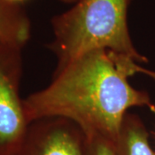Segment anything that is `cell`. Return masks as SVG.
Instances as JSON below:
<instances>
[{
  "instance_id": "3",
  "label": "cell",
  "mask_w": 155,
  "mask_h": 155,
  "mask_svg": "<svg viewBox=\"0 0 155 155\" xmlns=\"http://www.w3.org/2000/svg\"><path fill=\"white\" fill-rule=\"evenodd\" d=\"M22 48L0 43V155H15L30 123L19 94Z\"/></svg>"
},
{
  "instance_id": "7",
  "label": "cell",
  "mask_w": 155,
  "mask_h": 155,
  "mask_svg": "<svg viewBox=\"0 0 155 155\" xmlns=\"http://www.w3.org/2000/svg\"><path fill=\"white\" fill-rule=\"evenodd\" d=\"M86 135L88 155H119L114 142L105 136L97 133H84Z\"/></svg>"
},
{
  "instance_id": "8",
  "label": "cell",
  "mask_w": 155,
  "mask_h": 155,
  "mask_svg": "<svg viewBox=\"0 0 155 155\" xmlns=\"http://www.w3.org/2000/svg\"><path fill=\"white\" fill-rule=\"evenodd\" d=\"M13 4H17V5H22L25 2H27L28 0H8Z\"/></svg>"
},
{
  "instance_id": "10",
  "label": "cell",
  "mask_w": 155,
  "mask_h": 155,
  "mask_svg": "<svg viewBox=\"0 0 155 155\" xmlns=\"http://www.w3.org/2000/svg\"><path fill=\"white\" fill-rule=\"evenodd\" d=\"M59 1H61L64 4H75L78 0H59Z\"/></svg>"
},
{
  "instance_id": "2",
  "label": "cell",
  "mask_w": 155,
  "mask_h": 155,
  "mask_svg": "<svg viewBox=\"0 0 155 155\" xmlns=\"http://www.w3.org/2000/svg\"><path fill=\"white\" fill-rule=\"evenodd\" d=\"M132 0H78L71 9L51 19L53 41L48 45L59 70L89 51L107 49L147 62L134 48L127 26Z\"/></svg>"
},
{
  "instance_id": "1",
  "label": "cell",
  "mask_w": 155,
  "mask_h": 155,
  "mask_svg": "<svg viewBox=\"0 0 155 155\" xmlns=\"http://www.w3.org/2000/svg\"><path fill=\"white\" fill-rule=\"evenodd\" d=\"M137 62L107 49L89 51L55 70L50 84L23 99L29 123L52 117L70 120L84 133L97 132L114 143L133 107L155 105L146 91L130 85Z\"/></svg>"
},
{
  "instance_id": "5",
  "label": "cell",
  "mask_w": 155,
  "mask_h": 155,
  "mask_svg": "<svg viewBox=\"0 0 155 155\" xmlns=\"http://www.w3.org/2000/svg\"><path fill=\"white\" fill-rule=\"evenodd\" d=\"M31 36V22L22 5L0 0V43L23 48Z\"/></svg>"
},
{
  "instance_id": "6",
  "label": "cell",
  "mask_w": 155,
  "mask_h": 155,
  "mask_svg": "<svg viewBox=\"0 0 155 155\" xmlns=\"http://www.w3.org/2000/svg\"><path fill=\"white\" fill-rule=\"evenodd\" d=\"M114 144L119 155H155L144 123L130 112L124 116Z\"/></svg>"
},
{
  "instance_id": "4",
  "label": "cell",
  "mask_w": 155,
  "mask_h": 155,
  "mask_svg": "<svg viewBox=\"0 0 155 155\" xmlns=\"http://www.w3.org/2000/svg\"><path fill=\"white\" fill-rule=\"evenodd\" d=\"M15 155H88L86 135L70 120L52 117L30 123Z\"/></svg>"
},
{
  "instance_id": "9",
  "label": "cell",
  "mask_w": 155,
  "mask_h": 155,
  "mask_svg": "<svg viewBox=\"0 0 155 155\" xmlns=\"http://www.w3.org/2000/svg\"><path fill=\"white\" fill-rule=\"evenodd\" d=\"M146 74L147 75H148L151 78H154L155 79V72H153V71H149V70H147L146 71Z\"/></svg>"
}]
</instances>
